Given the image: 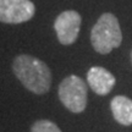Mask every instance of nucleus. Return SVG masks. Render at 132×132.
Returning <instances> with one entry per match:
<instances>
[{"label": "nucleus", "instance_id": "6e6552de", "mask_svg": "<svg viewBox=\"0 0 132 132\" xmlns=\"http://www.w3.org/2000/svg\"><path fill=\"white\" fill-rule=\"evenodd\" d=\"M31 132H61V130L49 120H38L32 125Z\"/></svg>", "mask_w": 132, "mask_h": 132}, {"label": "nucleus", "instance_id": "f03ea898", "mask_svg": "<svg viewBox=\"0 0 132 132\" xmlns=\"http://www.w3.org/2000/svg\"><path fill=\"white\" fill-rule=\"evenodd\" d=\"M122 33L116 16L105 12L98 19L90 32V43L99 54H109L113 49L120 47Z\"/></svg>", "mask_w": 132, "mask_h": 132}, {"label": "nucleus", "instance_id": "423d86ee", "mask_svg": "<svg viewBox=\"0 0 132 132\" xmlns=\"http://www.w3.org/2000/svg\"><path fill=\"white\" fill-rule=\"evenodd\" d=\"M87 82L94 93L98 95H106L114 88L116 80L106 69L102 66H93L87 72Z\"/></svg>", "mask_w": 132, "mask_h": 132}, {"label": "nucleus", "instance_id": "1a4fd4ad", "mask_svg": "<svg viewBox=\"0 0 132 132\" xmlns=\"http://www.w3.org/2000/svg\"><path fill=\"white\" fill-rule=\"evenodd\" d=\"M131 61H132V53H131Z\"/></svg>", "mask_w": 132, "mask_h": 132}, {"label": "nucleus", "instance_id": "39448f33", "mask_svg": "<svg viewBox=\"0 0 132 132\" xmlns=\"http://www.w3.org/2000/svg\"><path fill=\"white\" fill-rule=\"evenodd\" d=\"M81 21V15L75 10H67L59 15L54 24L59 42L64 45H70L75 42L80 33Z\"/></svg>", "mask_w": 132, "mask_h": 132}, {"label": "nucleus", "instance_id": "20e7f679", "mask_svg": "<svg viewBox=\"0 0 132 132\" xmlns=\"http://www.w3.org/2000/svg\"><path fill=\"white\" fill-rule=\"evenodd\" d=\"M36 6L31 0H0V22L22 23L33 17Z\"/></svg>", "mask_w": 132, "mask_h": 132}, {"label": "nucleus", "instance_id": "7ed1b4c3", "mask_svg": "<svg viewBox=\"0 0 132 132\" xmlns=\"http://www.w3.org/2000/svg\"><path fill=\"white\" fill-rule=\"evenodd\" d=\"M59 99L72 113H82L87 106V85L81 77L71 75L59 86Z\"/></svg>", "mask_w": 132, "mask_h": 132}, {"label": "nucleus", "instance_id": "0eeeda50", "mask_svg": "<svg viewBox=\"0 0 132 132\" xmlns=\"http://www.w3.org/2000/svg\"><path fill=\"white\" fill-rule=\"evenodd\" d=\"M110 108L114 119L120 125H132V100L130 98L125 95H116L111 100Z\"/></svg>", "mask_w": 132, "mask_h": 132}, {"label": "nucleus", "instance_id": "f257e3e1", "mask_svg": "<svg viewBox=\"0 0 132 132\" xmlns=\"http://www.w3.org/2000/svg\"><path fill=\"white\" fill-rule=\"evenodd\" d=\"M16 77L36 94L47 93L52 86V72L44 61L31 55H19L12 65Z\"/></svg>", "mask_w": 132, "mask_h": 132}]
</instances>
